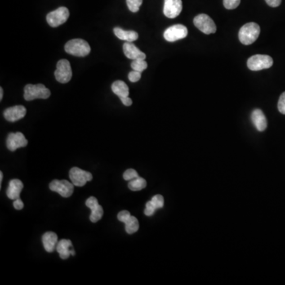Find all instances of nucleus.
Segmentation results:
<instances>
[{
  "label": "nucleus",
  "instance_id": "nucleus-33",
  "mask_svg": "<svg viewBox=\"0 0 285 285\" xmlns=\"http://www.w3.org/2000/svg\"><path fill=\"white\" fill-rule=\"evenodd\" d=\"M98 205H99V201H98V200L95 197H89L88 199L86 200V205L90 209H91V208L95 207Z\"/></svg>",
  "mask_w": 285,
  "mask_h": 285
},
{
  "label": "nucleus",
  "instance_id": "nucleus-28",
  "mask_svg": "<svg viewBox=\"0 0 285 285\" xmlns=\"http://www.w3.org/2000/svg\"><path fill=\"white\" fill-rule=\"evenodd\" d=\"M138 177H139V175L136 172V170H134V169H129L124 173L123 175V178L125 181H131L132 179H136Z\"/></svg>",
  "mask_w": 285,
  "mask_h": 285
},
{
  "label": "nucleus",
  "instance_id": "nucleus-34",
  "mask_svg": "<svg viewBox=\"0 0 285 285\" xmlns=\"http://www.w3.org/2000/svg\"><path fill=\"white\" fill-rule=\"evenodd\" d=\"M14 207L17 210H22L24 207V204H23L22 200L20 199V197L14 201Z\"/></svg>",
  "mask_w": 285,
  "mask_h": 285
},
{
  "label": "nucleus",
  "instance_id": "nucleus-24",
  "mask_svg": "<svg viewBox=\"0 0 285 285\" xmlns=\"http://www.w3.org/2000/svg\"><path fill=\"white\" fill-rule=\"evenodd\" d=\"M131 68L134 71H137V72H144L146 68H148V63L143 59H138V60H134L131 62Z\"/></svg>",
  "mask_w": 285,
  "mask_h": 285
},
{
  "label": "nucleus",
  "instance_id": "nucleus-8",
  "mask_svg": "<svg viewBox=\"0 0 285 285\" xmlns=\"http://www.w3.org/2000/svg\"><path fill=\"white\" fill-rule=\"evenodd\" d=\"M69 178H70L73 185L76 186L82 187L86 185V182L92 181L93 175L91 173L85 170H81L78 167H73L71 169L69 172Z\"/></svg>",
  "mask_w": 285,
  "mask_h": 285
},
{
  "label": "nucleus",
  "instance_id": "nucleus-23",
  "mask_svg": "<svg viewBox=\"0 0 285 285\" xmlns=\"http://www.w3.org/2000/svg\"><path fill=\"white\" fill-rule=\"evenodd\" d=\"M90 210H91V213L90 215V220L92 223H97L103 218L104 211L100 205H97Z\"/></svg>",
  "mask_w": 285,
  "mask_h": 285
},
{
  "label": "nucleus",
  "instance_id": "nucleus-20",
  "mask_svg": "<svg viewBox=\"0 0 285 285\" xmlns=\"http://www.w3.org/2000/svg\"><path fill=\"white\" fill-rule=\"evenodd\" d=\"M113 92L119 98L127 97L130 95V89L125 82L121 80L115 81L112 85Z\"/></svg>",
  "mask_w": 285,
  "mask_h": 285
},
{
  "label": "nucleus",
  "instance_id": "nucleus-15",
  "mask_svg": "<svg viewBox=\"0 0 285 285\" xmlns=\"http://www.w3.org/2000/svg\"><path fill=\"white\" fill-rule=\"evenodd\" d=\"M23 183L19 179H13L9 183V186L6 190V195L11 200H16L20 197L21 192L23 191Z\"/></svg>",
  "mask_w": 285,
  "mask_h": 285
},
{
  "label": "nucleus",
  "instance_id": "nucleus-12",
  "mask_svg": "<svg viewBox=\"0 0 285 285\" xmlns=\"http://www.w3.org/2000/svg\"><path fill=\"white\" fill-rule=\"evenodd\" d=\"M27 144L28 140L22 132L10 133L6 140V146L10 152H15L19 148H24Z\"/></svg>",
  "mask_w": 285,
  "mask_h": 285
},
{
  "label": "nucleus",
  "instance_id": "nucleus-30",
  "mask_svg": "<svg viewBox=\"0 0 285 285\" xmlns=\"http://www.w3.org/2000/svg\"><path fill=\"white\" fill-rule=\"evenodd\" d=\"M140 78H141V72H137V71H133L129 74V79H130V82H138L140 80Z\"/></svg>",
  "mask_w": 285,
  "mask_h": 285
},
{
  "label": "nucleus",
  "instance_id": "nucleus-5",
  "mask_svg": "<svg viewBox=\"0 0 285 285\" xmlns=\"http://www.w3.org/2000/svg\"><path fill=\"white\" fill-rule=\"evenodd\" d=\"M69 10L67 7L61 6L52 12L49 13L46 17V20L51 27L60 26L67 22L69 18Z\"/></svg>",
  "mask_w": 285,
  "mask_h": 285
},
{
  "label": "nucleus",
  "instance_id": "nucleus-21",
  "mask_svg": "<svg viewBox=\"0 0 285 285\" xmlns=\"http://www.w3.org/2000/svg\"><path fill=\"white\" fill-rule=\"evenodd\" d=\"M124 224H125V231L128 234H134L139 230V228H140L139 221L135 216H132V215H131Z\"/></svg>",
  "mask_w": 285,
  "mask_h": 285
},
{
  "label": "nucleus",
  "instance_id": "nucleus-6",
  "mask_svg": "<svg viewBox=\"0 0 285 285\" xmlns=\"http://www.w3.org/2000/svg\"><path fill=\"white\" fill-rule=\"evenodd\" d=\"M193 23L197 29L205 34H211L216 32V26L214 21L205 14H201L196 16L193 19Z\"/></svg>",
  "mask_w": 285,
  "mask_h": 285
},
{
  "label": "nucleus",
  "instance_id": "nucleus-22",
  "mask_svg": "<svg viewBox=\"0 0 285 285\" xmlns=\"http://www.w3.org/2000/svg\"><path fill=\"white\" fill-rule=\"evenodd\" d=\"M147 186V181L145 179L140 177L132 179L129 183V188L131 191H140L144 189Z\"/></svg>",
  "mask_w": 285,
  "mask_h": 285
},
{
  "label": "nucleus",
  "instance_id": "nucleus-2",
  "mask_svg": "<svg viewBox=\"0 0 285 285\" xmlns=\"http://www.w3.org/2000/svg\"><path fill=\"white\" fill-rule=\"evenodd\" d=\"M65 51L70 55L84 57L90 52V46L86 41L82 39H72L65 45Z\"/></svg>",
  "mask_w": 285,
  "mask_h": 285
},
{
  "label": "nucleus",
  "instance_id": "nucleus-10",
  "mask_svg": "<svg viewBox=\"0 0 285 285\" xmlns=\"http://www.w3.org/2000/svg\"><path fill=\"white\" fill-rule=\"evenodd\" d=\"M188 35V29L185 26L178 25L172 26L166 29L164 32L165 39L169 42H175L179 40L184 39Z\"/></svg>",
  "mask_w": 285,
  "mask_h": 285
},
{
  "label": "nucleus",
  "instance_id": "nucleus-36",
  "mask_svg": "<svg viewBox=\"0 0 285 285\" xmlns=\"http://www.w3.org/2000/svg\"><path fill=\"white\" fill-rule=\"evenodd\" d=\"M120 99H121L124 105H126V106H130L132 104V101H131V99L129 96L121 97V98H120Z\"/></svg>",
  "mask_w": 285,
  "mask_h": 285
},
{
  "label": "nucleus",
  "instance_id": "nucleus-3",
  "mask_svg": "<svg viewBox=\"0 0 285 285\" xmlns=\"http://www.w3.org/2000/svg\"><path fill=\"white\" fill-rule=\"evenodd\" d=\"M51 95L50 90L43 84H28L24 89V99L26 101L47 99Z\"/></svg>",
  "mask_w": 285,
  "mask_h": 285
},
{
  "label": "nucleus",
  "instance_id": "nucleus-9",
  "mask_svg": "<svg viewBox=\"0 0 285 285\" xmlns=\"http://www.w3.org/2000/svg\"><path fill=\"white\" fill-rule=\"evenodd\" d=\"M50 189L63 197H69L74 192V185L67 180H53L50 184Z\"/></svg>",
  "mask_w": 285,
  "mask_h": 285
},
{
  "label": "nucleus",
  "instance_id": "nucleus-16",
  "mask_svg": "<svg viewBox=\"0 0 285 285\" xmlns=\"http://www.w3.org/2000/svg\"><path fill=\"white\" fill-rule=\"evenodd\" d=\"M251 120L257 130L259 131H265L266 130L267 125H268L266 117L260 109H257L253 111Z\"/></svg>",
  "mask_w": 285,
  "mask_h": 285
},
{
  "label": "nucleus",
  "instance_id": "nucleus-31",
  "mask_svg": "<svg viewBox=\"0 0 285 285\" xmlns=\"http://www.w3.org/2000/svg\"><path fill=\"white\" fill-rule=\"evenodd\" d=\"M277 107H278L280 112L285 115V92H284L280 97Z\"/></svg>",
  "mask_w": 285,
  "mask_h": 285
},
{
  "label": "nucleus",
  "instance_id": "nucleus-4",
  "mask_svg": "<svg viewBox=\"0 0 285 285\" xmlns=\"http://www.w3.org/2000/svg\"><path fill=\"white\" fill-rule=\"evenodd\" d=\"M273 58L267 55H255L249 58L247 67L254 72L267 69L273 66Z\"/></svg>",
  "mask_w": 285,
  "mask_h": 285
},
{
  "label": "nucleus",
  "instance_id": "nucleus-27",
  "mask_svg": "<svg viewBox=\"0 0 285 285\" xmlns=\"http://www.w3.org/2000/svg\"><path fill=\"white\" fill-rule=\"evenodd\" d=\"M241 0H224V6L226 9L233 10L240 4Z\"/></svg>",
  "mask_w": 285,
  "mask_h": 285
},
{
  "label": "nucleus",
  "instance_id": "nucleus-32",
  "mask_svg": "<svg viewBox=\"0 0 285 285\" xmlns=\"http://www.w3.org/2000/svg\"><path fill=\"white\" fill-rule=\"evenodd\" d=\"M130 216H131V214H130V211H121V212H119L118 215H117V219H118L119 221L125 223V222L126 221Z\"/></svg>",
  "mask_w": 285,
  "mask_h": 285
},
{
  "label": "nucleus",
  "instance_id": "nucleus-37",
  "mask_svg": "<svg viewBox=\"0 0 285 285\" xmlns=\"http://www.w3.org/2000/svg\"><path fill=\"white\" fill-rule=\"evenodd\" d=\"M2 97H3V89L1 87L0 88V100H2Z\"/></svg>",
  "mask_w": 285,
  "mask_h": 285
},
{
  "label": "nucleus",
  "instance_id": "nucleus-18",
  "mask_svg": "<svg viewBox=\"0 0 285 285\" xmlns=\"http://www.w3.org/2000/svg\"><path fill=\"white\" fill-rule=\"evenodd\" d=\"M113 32L120 40H123L127 42H132V41H136L139 37L138 33L135 31L124 30L119 27L114 28Z\"/></svg>",
  "mask_w": 285,
  "mask_h": 285
},
{
  "label": "nucleus",
  "instance_id": "nucleus-25",
  "mask_svg": "<svg viewBox=\"0 0 285 285\" xmlns=\"http://www.w3.org/2000/svg\"><path fill=\"white\" fill-rule=\"evenodd\" d=\"M126 2L130 11L135 13L140 10V6L143 3V0H126Z\"/></svg>",
  "mask_w": 285,
  "mask_h": 285
},
{
  "label": "nucleus",
  "instance_id": "nucleus-35",
  "mask_svg": "<svg viewBox=\"0 0 285 285\" xmlns=\"http://www.w3.org/2000/svg\"><path fill=\"white\" fill-rule=\"evenodd\" d=\"M265 2L272 7H277L281 5V0H265Z\"/></svg>",
  "mask_w": 285,
  "mask_h": 285
},
{
  "label": "nucleus",
  "instance_id": "nucleus-19",
  "mask_svg": "<svg viewBox=\"0 0 285 285\" xmlns=\"http://www.w3.org/2000/svg\"><path fill=\"white\" fill-rule=\"evenodd\" d=\"M71 246H72V242L71 240L68 239H62L60 242H58L56 245V251L60 254V259H68L70 255H72L71 252L72 250H70Z\"/></svg>",
  "mask_w": 285,
  "mask_h": 285
},
{
  "label": "nucleus",
  "instance_id": "nucleus-11",
  "mask_svg": "<svg viewBox=\"0 0 285 285\" xmlns=\"http://www.w3.org/2000/svg\"><path fill=\"white\" fill-rule=\"evenodd\" d=\"M182 10L181 0H165L163 13L169 19H175Z\"/></svg>",
  "mask_w": 285,
  "mask_h": 285
},
{
  "label": "nucleus",
  "instance_id": "nucleus-14",
  "mask_svg": "<svg viewBox=\"0 0 285 285\" xmlns=\"http://www.w3.org/2000/svg\"><path fill=\"white\" fill-rule=\"evenodd\" d=\"M123 51L126 57L130 60H138V59H143L145 60L146 55L140 51L134 44L131 42H126L123 45Z\"/></svg>",
  "mask_w": 285,
  "mask_h": 285
},
{
  "label": "nucleus",
  "instance_id": "nucleus-17",
  "mask_svg": "<svg viewBox=\"0 0 285 285\" xmlns=\"http://www.w3.org/2000/svg\"><path fill=\"white\" fill-rule=\"evenodd\" d=\"M44 248L49 253L53 252L58 243L57 234L54 232H48L42 236Z\"/></svg>",
  "mask_w": 285,
  "mask_h": 285
},
{
  "label": "nucleus",
  "instance_id": "nucleus-7",
  "mask_svg": "<svg viewBox=\"0 0 285 285\" xmlns=\"http://www.w3.org/2000/svg\"><path fill=\"white\" fill-rule=\"evenodd\" d=\"M55 79L60 83H67L72 77V71L70 62L67 60H60L56 64L55 72Z\"/></svg>",
  "mask_w": 285,
  "mask_h": 285
},
{
  "label": "nucleus",
  "instance_id": "nucleus-13",
  "mask_svg": "<svg viewBox=\"0 0 285 285\" xmlns=\"http://www.w3.org/2000/svg\"><path fill=\"white\" fill-rule=\"evenodd\" d=\"M26 114V109L23 105H15L6 109L3 113L5 119L10 122H15L23 119Z\"/></svg>",
  "mask_w": 285,
  "mask_h": 285
},
{
  "label": "nucleus",
  "instance_id": "nucleus-38",
  "mask_svg": "<svg viewBox=\"0 0 285 285\" xmlns=\"http://www.w3.org/2000/svg\"><path fill=\"white\" fill-rule=\"evenodd\" d=\"M2 178H3V174H2V171L0 172V184H2Z\"/></svg>",
  "mask_w": 285,
  "mask_h": 285
},
{
  "label": "nucleus",
  "instance_id": "nucleus-1",
  "mask_svg": "<svg viewBox=\"0 0 285 285\" xmlns=\"http://www.w3.org/2000/svg\"><path fill=\"white\" fill-rule=\"evenodd\" d=\"M260 32V26L257 23H249L241 28L238 32V38L241 43L250 45L259 38Z\"/></svg>",
  "mask_w": 285,
  "mask_h": 285
},
{
  "label": "nucleus",
  "instance_id": "nucleus-26",
  "mask_svg": "<svg viewBox=\"0 0 285 285\" xmlns=\"http://www.w3.org/2000/svg\"><path fill=\"white\" fill-rule=\"evenodd\" d=\"M152 203L154 205L155 207H156V209L158 208H162L164 205V198L162 195H155V197H152V199L151 200Z\"/></svg>",
  "mask_w": 285,
  "mask_h": 285
},
{
  "label": "nucleus",
  "instance_id": "nucleus-29",
  "mask_svg": "<svg viewBox=\"0 0 285 285\" xmlns=\"http://www.w3.org/2000/svg\"><path fill=\"white\" fill-rule=\"evenodd\" d=\"M156 207H155L154 205L152 203V201H148V203L146 204V208L144 210V214L148 216H151L153 215L155 211Z\"/></svg>",
  "mask_w": 285,
  "mask_h": 285
}]
</instances>
